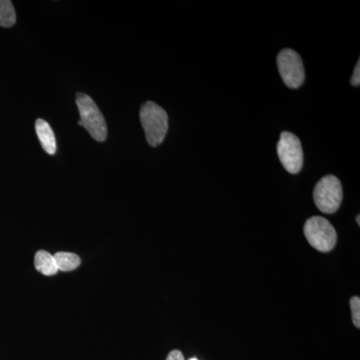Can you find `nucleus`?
<instances>
[{"instance_id": "1", "label": "nucleus", "mask_w": 360, "mask_h": 360, "mask_svg": "<svg viewBox=\"0 0 360 360\" xmlns=\"http://www.w3.org/2000/svg\"><path fill=\"white\" fill-rule=\"evenodd\" d=\"M141 122L149 146H160L167 136L168 115L167 111L153 101H148L141 106Z\"/></svg>"}, {"instance_id": "2", "label": "nucleus", "mask_w": 360, "mask_h": 360, "mask_svg": "<svg viewBox=\"0 0 360 360\" xmlns=\"http://www.w3.org/2000/svg\"><path fill=\"white\" fill-rule=\"evenodd\" d=\"M77 104L79 110L80 122L78 124L89 131L94 141L103 142L108 137V127L104 116L91 97L84 94H78Z\"/></svg>"}, {"instance_id": "3", "label": "nucleus", "mask_w": 360, "mask_h": 360, "mask_svg": "<svg viewBox=\"0 0 360 360\" xmlns=\"http://www.w3.org/2000/svg\"><path fill=\"white\" fill-rule=\"evenodd\" d=\"M304 236L309 245L321 252L333 250L338 241L335 227L321 217H311L305 222Z\"/></svg>"}, {"instance_id": "4", "label": "nucleus", "mask_w": 360, "mask_h": 360, "mask_svg": "<svg viewBox=\"0 0 360 360\" xmlns=\"http://www.w3.org/2000/svg\"><path fill=\"white\" fill-rule=\"evenodd\" d=\"M315 205L321 212L331 214L338 212L342 201V186L335 175L322 177L314 187Z\"/></svg>"}, {"instance_id": "5", "label": "nucleus", "mask_w": 360, "mask_h": 360, "mask_svg": "<svg viewBox=\"0 0 360 360\" xmlns=\"http://www.w3.org/2000/svg\"><path fill=\"white\" fill-rule=\"evenodd\" d=\"M277 68L284 84L288 89H296L302 86L305 79L304 66L297 52L285 49L277 56Z\"/></svg>"}, {"instance_id": "6", "label": "nucleus", "mask_w": 360, "mask_h": 360, "mask_svg": "<svg viewBox=\"0 0 360 360\" xmlns=\"http://www.w3.org/2000/svg\"><path fill=\"white\" fill-rule=\"evenodd\" d=\"M279 160L286 172L296 174L302 170L303 151L302 142L295 134L283 131L277 143Z\"/></svg>"}, {"instance_id": "7", "label": "nucleus", "mask_w": 360, "mask_h": 360, "mask_svg": "<svg viewBox=\"0 0 360 360\" xmlns=\"http://www.w3.org/2000/svg\"><path fill=\"white\" fill-rule=\"evenodd\" d=\"M35 130H37V134L39 136L42 148L49 155H56L58 146H56V135H54L51 124L42 118H39L35 122Z\"/></svg>"}, {"instance_id": "8", "label": "nucleus", "mask_w": 360, "mask_h": 360, "mask_svg": "<svg viewBox=\"0 0 360 360\" xmlns=\"http://www.w3.org/2000/svg\"><path fill=\"white\" fill-rule=\"evenodd\" d=\"M34 264L40 274L46 276H54L58 274V269L53 255L45 250L37 251L35 255Z\"/></svg>"}, {"instance_id": "9", "label": "nucleus", "mask_w": 360, "mask_h": 360, "mask_svg": "<svg viewBox=\"0 0 360 360\" xmlns=\"http://www.w3.org/2000/svg\"><path fill=\"white\" fill-rule=\"evenodd\" d=\"M58 270L71 271L77 269L82 264V260L77 255L71 252H56L53 255Z\"/></svg>"}, {"instance_id": "10", "label": "nucleus", "mask_w": 360, "mask_h": 360, "mask_svg": "<svg viewBox=\"0 0 360 360\" xmlns=\"http://www.w3.org/2000/svg\"><path fill=\"white\" fill-rule=\"evenodd\" d=\"M15 22L16 13L13 2L9 0H0V26L11 27Z\"/></svg>"}, {"instance_id": "11", "label": "nucleus", "mask_w": 360, "mask_h": 360, "mask_svg": "<svg viewBox=\"0 0 360 360\" xmlns=\"http://www.w3.org/2000/svg\"><path fill=\"white\" fill-rule=\"evenodd\" d=\"M350 307H352V321L355 328H360V298L354 296L350 300Z\"/></svg>"}, {"instance_id": "12", "label": "nucleus", "mask_w": 360, "mask_h": 360, "mask_svg": "<svg viewBox=\"0 0 360 360\" xmlns=\"http://www.w3.org/2000/svg\"><path fill=\"white\" fill-rule=\"evenodd\" d=\"M352 86H359L360 84V61H357L356 66H355L354 75H352Z\"/></svg>"}, {"instance_id": "13", "label": "nucleus", "mask_w": 360, "mask_h": 360, "mask_svg": "<svg viewBox=\"0 0 360 360\" xmlns=\"http://www.w3.org/2000/svg\"><path fill=\"white\" fill-rule=\"evenodd\" d=\"M167 360H184V356L179 350H172L168 354Z\"/></svg>"}, {"instance_id": "14", "label": "nucleus", "mask_w": 360, "mask_h": 360, "mask_svg": "<svg viewBox=\"0 0 360 360\" xmlns=\"http://www.w3.org/2000/svg\"><path fill=\"white\" fill-rule=\"evenodd\" d=\"M356 221H357V224L360 225V221H359V215H357V217H356Z\"/></svg>"}, {"instance_id": "15", "label": "nucleus", "mask_w": 360, "mask_h": 360, "mask_svg": "<svg viewBox=\"0 0 360 360\" xmlns=\"http://www.w3.org/2000/svg\"><path fill=\"white\" fill-rule=\"evenodd\" d=\"M189 360H198V359H189Z\"/></svg>"}]
</instances>
